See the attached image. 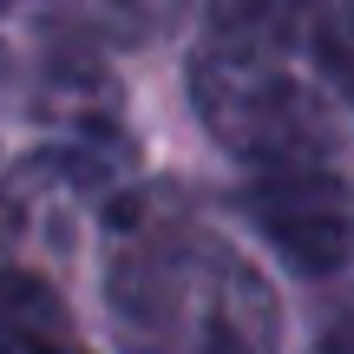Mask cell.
Wrapping results in <instances>:
<instances>
[{
    "label": "cell",
    "instance_id": "1",
    "mask_svg": "<svg viewBox=\"0 0 354 354\" xmlns=\"http://www.w3.org/2000/svg\"><path fill=\"white\" fill-rule=\"evenodd\" d=\"M328 86V39L302 0H223L190 59L197 118L256 171L322 158Z\"/></svg>",
    "mask_w": 354,
    "mask_h": 354
},
{
    "label": "cell",
    "instance_id": "4",
    "mask_svg": "<svg viewBox=\"0 0 354 354\" xmlns=\"http://www.w3.org/2000/svg\"><path fill=\"white\" fill-rule=\"evenodd\" d=\"M73 348V322L53 282L26 269H0V354H53Z\"/></svg>",
    "mask_w": 354,
    "mask_h": 354
},
{
    "label": "cell",
    "instance_id": "7",
    "mask_svg": "<svg viewBox=\"0 0 354 354\" xmlns=\"http://www.w3.org/2000/svg\"><path fill=\"white\" fill-rule=\"evenodd\" d=\"M53 354H79V348H53Z\"/></svg>",
    "mask_w": 354,
    "mask_h": 354
},
{
    "label": "cell",
    "instance_id": "5",
    "mask_svg": "<svg viewBox=\"0 0 354 354\" xmlns=\"http://www.w3.org/2000/svg\"><path fill=\"white\" fill-rule=\"evenodd\" d=\"M322 39H328V73H335V86L354 92V0H335V13L322 20Z\"/></svg>",
    "mask_w": 354,
    "mask_h": 354
},
{
    "label": "cell",
    "instance_id": "3",
    "mask_svg": "<svg viewBox=\"0 0 354 354\" xmlns=\"http://www.w3.org/2000/svg\"><path fill=\"white\" fill-rule=\"evenodd\" d=\"M250 216L302 276H335L354 256V197L322 158L256 171Z\"/></svg>",
    "mask_w": 354,
    "mask_h": 354
},
{
    "label": "cell",
    "instance_id": "2",
    "mask_svg": "<svg viewBox=\"0 0 354 354\" xmlns=\"http://www.w3.org/2000/svg\"><path fill=\"white\" fill-rule=\"evenodd\" d=\"M138 354H276V295L230 250H158L118 276Z\"/></svg>",
    "mask_w": 354,
    "mask_h": 354
},
{
    "label": "cell",
    "instance_id": "6",
    "mask_svg": "<svg viewBox=\"0 0 354 354\" xmlns=\"http://www.w3.org/2000/svg\"><path fill=\"white\" fill-rule=\"evenodd\" d=\"M322 354H354V315L342 322V328H328V335H322Z\"/></svg>",
    "mask_w": 354,
    "mask_h": 354
}]
</instances>
